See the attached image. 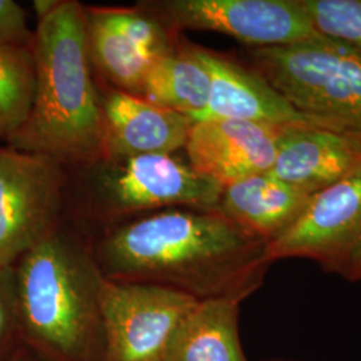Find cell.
I'll return each instance as SVG.
<instances>
[{
  "instance_id": "6da1fadb",
  "label": "cell",
  "mask_w": 361,
  "mask_h": 361,
  "mask_svg": "<svg viewBox=\"0 0 361 361\" xmlns=\"http://www.w3.org/2000/svg\"><path fill=\"white\" fill-rule=\"evenodd\" d=\"M90 245L104 279L161 285L197 301L244 302L271 267L268 244L219 209L159 210L106 229Z\"/></svg>"
},
{
  "instance_id": "7a4b0ae2",
  "label": "cell",
  "mask_w": 361,
  "mask_h": 361,
  "mask_svg": "<svg viewBox=\"0 0 361 361\" xmlns=\"http://www.w3.org/2000/svg\"><path fill=\"white\" fill-rule=\"evenodd\" d=\"M32 55L34 101L7 146L61 165L102 159L101 97L91 77L86 8L74 0L59 1L39 19Z\"/></svg>"
},
{
  "instance_id": "3957f363",
  "label": "cell",
  "mask_w": 361,
  "mask_h": 361,
  "mask_svg": "<svg viewBox=\"0 0 361 361\" xmlns=\"http://www.w3.org/2000/svg\"><path fill=\"white\" fill-rule=\"evenodd\" d=\"M15 273L23 345L44 361H104L106 279L89 241L58 226Z\"/></svg>"
},
{
  "instance_id": "277c9868",
  "label": "cell",
  "mask_w": 361,
  "mask_h": 361,
  "mask_svg": "<svg viewBox=\"0 0 361 361\" xmlns=\"http://www.w3.org/2000/svg\"><path fill=\"white\" fill-rule=\"evenodd\" d=\"M250 67L302 111L361 133V54L324 39L290 46L256 47Z\"/></svg>"
},
{
  "instance_id": "5b68a950",
  "label": "cell",
  "mask_w": 361,
  "mask_h": 361,
  "mask_svg": "<svg viewBox=\"0 0 361 361\" xmlns=\"http://www.w3.org/2000/svg\"><path fill=\"white\" fill-rule=\"evenodd\" d=\"M92 168V197L109 216L153 209H219L224 188L173 154L99 159Z\"/></svg>"
},
{
  "instance_id": "8992f818",
  "label": "cell",
  "mask_w": 361,
  "mask_h": 361,
  "mask_svg": "<svg viewBox=\"0 0 361 361\" xmlns=\"http://www.w3.org/2000/svg\"><path fill=\"white\" fill-rule=\"evenodd\" d=\"M138 7L174 32L214 31L255 49L326 39L310 22L301 0H153Z\"/></svg>"
},
{
  "instance_id": "52a82bcc",
  "label": "cell",
  "mask_w": 361,
  "mask_h": 361,
  "mask_svg": "<svg viewBox=\"0 0 361 361\" xmlns=\"http://www.w3.org/2000/svg\"><path fill=\"white\" fill-rule=\"evenodd\" d=\"M197 300L161 285L104 280V361H165Z\"/></svg>"
},
{
  "instance_id": "ba28073f",
  "label": "cell",
  "mask_w": 361,
  "mask_h": 361,
  "mask_svg": "<svg viewBox=\"0 0 361 361\" xmlns=\"http://www.w3.org/2000/svg\"><path fill=\"white\" fill-rule=\"evenodd\" d=\"M61 200V164L0 147V268L15 267L59 226Z\"/></svg>"
},
{
  "instance_id": "9c48e42d",
  "label": "cell",
  "mask_w": 361,
  "mask_h": 361,
  "mask_svg": "<svg viewBox=\"0 0 361 361\" xmlns=\"http://www.w3.org/2000/svg\"><path fill=\"white\" fill-rule=\"evenodd\" d=\"M267 253L271 264L305 258L345 279L361 253V169L312 194L300 219Z\"/></svg>"
},
{
  "instance_id": "30bf717a",
  "label": "cell",
  "mask_w": 361,
  "mask_h": 361,
  "mask_svg": "<svg viewBox=\"0 0 361 361\" xmlns=\"http://www.w3.org/2000/svg\"><path fill=\"white\" fill-rule=\"evenodd\" d=\"M285 128L233 119L197 121L185 145L189 165L222 188L271 171Z\"/></svg>"
},
{
  "instance_id": "8fae6325",
  "label": "cell",
  "mask_w": 361,
  "mask_h": 361,
  "mask_svg": "<svg viewBox=\"0 0 361 361\" xmlns=\"http://www.w3.org/2000/svg\"><path fill=\"white\" fill-rule=\"evenodd\" d=\"M197 52L212 79L209 104L198 121L233 119L269 126L343 129L297 110L253 67L201 46H197Z\"/></svg>"
},
{
  "instance_id": "7c38bea8",
  "label": "cell",
  "mask_w": 361,
  "mask_h": 361,
  "mask_svg": "<svg viewBox=\"0 0 361 361\" xmlns=\"http://www.w3.org/2000/svg\"><path fill=\"white\" fill-rule=\"evenodd\" d=\"M102 159L174 154L185 149L194 121L141 97L114 90L101 97Z\"/></svg>"
},
{
  "instance_id": "4fadbf2b",
  "label": "cell",
  "mask_w": 361,
  "mask_h": 361,
  "mask_svg": "<svg viewBox=\"0 0 361 361\" xmlns=\"http://www.w3.org/2000/svg\"><path fill=\"white\" fill-rule=\"evenodd\" d=\"M361 169V133L323 126H286L271 173L314 194Z\"/></svg>"
},
{
  "instance_id": "5bb4252c",
  "label": "cell",
  "mask_w": 361,
  "mask_h": 361,
  "mask_svg": "<svg viewBox=\"0 0 361 361\" xmlns=\"http://www.w3.org/2000/svg\"><path fill=\"white\" fill-rule=\"evenodd\" d=\"M310 197L267 171L224 188L219 210L269 245L293 226Z\"/></svg>"
},
{
  "instance_id": "9a60e30c",
  "label": "cell",
  "mask_w": 361,
  "mask_h": 361,
  "mask_svg": "<svg viewBox=\"0 0 361 361\" xmlns=\"http://www.w3.org/2000/svg\"><path fill=\"white\" fill-rule=\"evenodd\" d=\"M241 301H198L173 337L165 361H249L240 336Z\"/></svg>"
},
{
  "instance_id": "2e32d148",
  "label": "cell",
  "mask_w": 361,
  "mask_h": 361,
  "mask_svg": "<svg viewBox=\"0 0 361 361\" xmlns=\"http://www.w3.org/2000/svg\"><path fill=\"white\" fill-rule=\"evenodd\" d=\"M210 87V74L197 46L183 43L150 63L143 80L142 98L195 122L207 110Z\"/></svg>"
},
{
  "instance_id": "e0dca14e",
  "label": "cell",
  "mask_w": 361,
  "mask_h": 361,
  "mask_svg": "<svg viewBox=\"0 0 361 361\" xmlns=\"http://www.w3.org/2000/svg\"><path fill=\"white\" fill-rule=\"evenodd\" d=\"M91 61L121 91L142 98L145 75L154 61L131 39L111 26L99 8H86Z\"/></svg>"
},
{
  "instance_id": "ac0fdd59",
  "label": "cell",
  "mask_w": 361,
  "mask_h": 361,
  "mask_svg": "<svg viewBox=\"0 0 361 361\" xmlns=\"http://www.w3.org/2000/svg\"><path fill=\"white\" fill-rule=\"evenodd\" d=\"M35 91L32 50L0 44V140L6 142L23 126Z\"/></svg>"
},
{
  "instance_id": "d6986e66",
  "label": "cell",
  "mask_w": 361,
  "mask_h": 361,
  "mask_svg": "<svg viewBox=\"0 0 361 361\" xmlns=\"http://www.w3.org/2000/svg\"><path fill=\"white\" fill-rule=\"evenodd\" d=\"M98 8L111 26L131 39L152 59L166 55L177 47L174 31L169 30L154 15L145 11L141 7Z\"/></svg>"
},
{
  "instance_id": "ffe728a7",
  "label": "cell",
  "mask_w": 361,
  "mask_h": 361,
  "mask_svg": "<svg viewBox=\"0 0 361 361\" xmlns=\"http://www.w3.org/2000/svg\"><path fill=\"white\" fill-rule=\"evenodd\" d=\"M314 28L361 54V0H301Z\"/></svg>"
},
{
  "instance_id": "44dd1931",
  "label": "cell",
  "mask_w": 361,
  "mask_h": 361,
  "mask_svg": "<svg viewBox=\"0 0 361 361\" xmlns=\"http://www.w3.org/2000/svg\"><path fill=\"white\" fill-rule=\"evenodd\" d=\"M15 267L0 268V361L22 347Z\"/></svg>"
},
{
  "instance_id": "7402d4cb",
  "label": "cell",
  "mask_w": 361,
  "mask_h": 361,
  "mask_svg": "<svg viewBox=\"0 0 361 361\" xmlns=\"http://www.w3.org/2000/svg\"><path fill=\"white\" fill-rule=\"evenodd\" d=\"M34 39L25 8L13 0H0V44L32 50Z\"/></svg>"
},
{
  "instance_id": "603a6c76",
  "label": "cell",
  "mask_w": 361,
  "mask_h": 361,
  "mask_svg": "<svg viewBox=\"0 0 361 361\" xmlns=\"http://www.w3.org/2000/svg\"><path fill=\"white\" fill-rule=\"evenodd\" d=\"M59 4L58 0H37L34 1V10L37 13L38 19L44 18L46 15L51 13L52 10Z\"/></svg>"
},
{
  "instance_id": "cb8c5ba5",
  "label": "cell",
  "mask_w": 361,
  "mask_h": 361,
  "mask_svg": "<svg viewBox=\"0 0 361 361\" xmlns=\"http://www.w3.org/2000/svg\"><path fill=\"white\" fill-rule=\"evenodd\" d=\"M8 361H44L40 359L37 353H34L31 349L27 348L26 345L19 347L18 350L13 353Z\"/></svg>"
},
{
  "instance_id": "d4e9b609",
  "label": "cell",
  "mask_w": 361,
  "mask_h": 361,
  "mask_svg": "<svg viewBox=\"0 0 361 361\" xmlns=\"http://www.w3.org/2000/svg\"><path fill=\"white\" fill-rule=\"evenodd\" d=\"M345 280L348 281H360L361 280V253L355 259L352 267L349 268L348 273L345 276Z\"/></svg>"
},
{
  "instance_id": "484cf974",
  "label": "cell",
  "mask_w": 361,
  "mask_h": 361,
  "mask_svg": "<svg viewBox=\"0 0 361 361\" xmlns=\"http://www.w3.org/2000/svg\"><path fill=\"white\" fill-rule=\"evenodd\" d=\"M262 361H301L295 360V359H285V357H271V359H265Z\"/></svg>"
}]
</instances>
